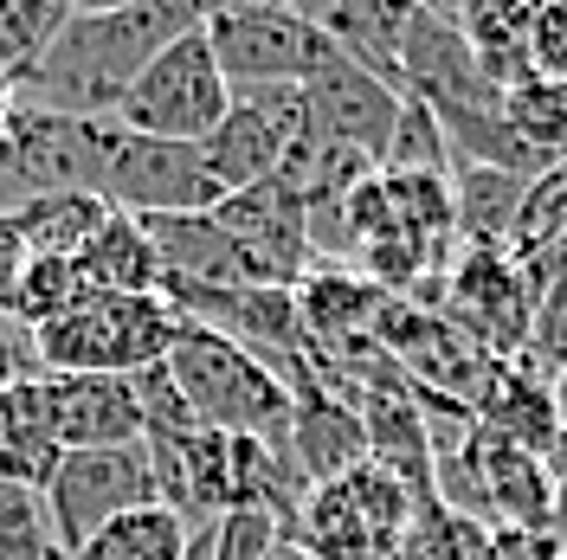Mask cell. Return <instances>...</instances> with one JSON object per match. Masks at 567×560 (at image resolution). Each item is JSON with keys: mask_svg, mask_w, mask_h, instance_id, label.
<instances>
[{"mask_svg": "<svg viewBox=\"0 0 567 560\" xmlns=\"http://www.w3.org/2000/svg\"><path fill=\"white\" fill-rule=\"evenodd\" d=\"M207 20V7H181V0H123V7H71L52 45L39 52V65L20 77V104L59 110V116H91L116 123V104L130 97V84L155 52H168L181 33H194Z\"/></svg>", "mask_w": 567, "mask_h": 560, "instance_id": "1", "label": "cell"}, {"mask_svg": "<svg viewBox=\"0 0 567 560\" xmlns=\"http://www.w3.org/2000/svg\"><path fill=\"white\" fill-rule=\"evenodd\" d=\"M168 374H175L194 425L226 432V438L290 445V413H297V400H290V386H284L258 354L239 349V342L213 335L200 322H181L175 349H168Z\"/></svg>", "mask_w": 567, "mask_h": 560, "instance_id": "2", "label": "cell"}, {"mask_svg": "<svg viewBox=\"0 0 567 560\" xmlns=\"http://www.w3.org/2000/svg\"><path fill=\"white\" fill-rule=\"evenodd\" d=\"M181 335V315L168 297H84L59 322L33 329L39 374H142L168 361Z\"/></svg>", "mask_w": 567, "mask_h": 560, "instance_id": "3", "label": "cell"}, {"mask_svg": "<svg viewBox=\"0 0 567 560\" xmlns=\"http://www.w3.org/2000/svg\"><path fill=\"white\" fill-rule=\"evenodd\" d=\"M233 110V84L213 59L207 33H181L168 52H155L142 77L130 84V97L116 104V129L148 142H187V148H207V136L226 123Z\"/></svg>", "mask_w": 567, "mask_h": 560, "instance_id": "4", "label": "cell"}, {"mask_svg": "<svg viewBox=\"0 0 567 560\" xmlns=\"http://www.w3.org/2000/svg\"><path fill=\"white\" fill-rule=\"evenodd\" d=\"M213 59L233 91H271V84H310L336 45L322 39L310 7H278V0H239V7H207L200 20Z\"/></svg>", "mask_w": 567, "mask_h": 560, "instance_id": "5", "label": "cell"}, {"mask_svg": "<svg viewBox=\"0 0 567 560\" xmlns=\"http://www.w3.org/2000/svg\"><path fill=\"white\" fill-rule=\"evenodd\" d=\"M110 142H116V123L59 116V110L13 97V168H7L0 212L39 200V194H97L110 168Z\"/></svg>", "mask_w": 567, "mask_h": 560, "instance_id": "6", "label": "cell"}, {"mask_svg": "<svg viewBox=\"0 0 567 560\" xmlns=\"http://www.w3.org/2000/svg\"><path fill=\"white\" fill-rule=\"evenodd\" d=\"M97 200H104L110 212H130V219H181V212H213L219 207V200H226V180L213 175L207 148L148 142V136L116 129Z\"/></svg>", "mask_w": 567, "mask_h": 560, "instance_id": "7", "label": "cell"}, {"mask_svg": "<svg viewBox=\"0 0 567 560\" xmlns=\"http://www.w3.org/2000/svg\"><path fill=\"white\" fill-rule=\"evenodd\" d=\"M39 502H45V528H52L59 554H78L97 528H110L130 509H148L162 496H155L148 452L142 445H116V452H65L52 484L39 490Z\"/></svg>", "mask_w": 567, "mask_h": 560, "instance_id": "8", "label": "cell"}, {"mask_svg": "<svg viewBox=\"0 0 567 560\" xmlns=\"http://www.w3.org/2000/svg\"><path fill=\"white\" fill-rule=\"evenodd\" d=\"M445 322L491 361H523L535 329V278L496 246H458L445 278Z\"/></svg>", "mask_w": 567, "mask_h": 560, "instance_id": "9", "label": "cell"}, {"mask_svg": "<svg viewBox=\"0 0 567 560\" xmlns=\"http://www.w3.org/2000/svg\"><path fill=\"white\" fill-rule=\"evenodd\" d=\"M303 148H310L303 84H271V91H233L226 123L207 136V162L226 180V194H239L258 180H278Z\"/></svg>", "mask_w": 567, "mask_h": 560, "instance_id": "10", "label": "cell"}, {"mask_svg": "<svg viewBox=\"0 0 567 560\" xmlns=\"http://www.w3.org/2000/svg\"><path fill=\"white\" fill-rule=\"evenodd\" d=\"M213 219L233 232V246L246 258L251 283L265 290H297L310 278V258H317V239H310V200L297 180H258V187H239L226 194Z\"/></svg>", "mask_w": 567, "mask_h": 560, "instance_id": "11", "label": "cell"}, {"mask_svg": "<svg viewBox=\"0 0 567 560\" xmlns=\"http://www.w3.org/2000/svg\"><path fill=\"white\" fill-rule=\"evenodd\" d=\"M303 110H310V142H329V148H354V155H368L374 168L388 162V142H393V123H400V110L406 97L381 84L374 71L349 65L342 52L329 59V65L303 84Z\"/></svg>", "mask_w": 567, "mask_h": 560, "instance_id": "12", "label": "cell"}, {"mask_svg": "<svg viewBox=\"0 0 567 560\" xmlns=\"http://www.w3.org/2000/svg\"><path fill=\"white\" fill-rule=\"evenodd\" d=\"M45 413L65 452H116L142 445V406L123 374H39Z\"/></svg>", "mask_w": 567, "mask_h": 560, "instance_id": "13", "label": "cell"}, {"mask_svg": "<svg viewBox=\"0 0 567 560\" xmlns=\"http://www.w3.org/2000/svg\"><path fill=\"white\" fill-rule=\"evenodd\" d=\"M310 20L349 65L374 71L381 84H393L406 97V84H400V39H406V20H413L406 0H336V7H310Z\"/></svg>", "mask_w": 567, "mask_h": 560, "instance_id": "14", "label": "cell"}, {"mask_svg": "<svg viewBox=\"0 0 567 560\" xmlns=\"http://www.w3.org/2000/svg\"><path fill=\"white\" fill-rule=\"evenodd\" d=\"M59 457H65V445H59L52 413H45V386L39 381L0 386V484L39 496L52 484Z\"/></svg>", "mask_w": 567, "mask_h": 560, "instance_id": "15", "label": "cell"}, {"mask_svg": "<svg viewBox=\"0 0 567 560\" xmlns=\"http://www.w3.org/2000/svg\"><path fill=\"white\" fill-rule=\"evenodd\" d=\"M78 271L91 283V297H162V283H168L142 219H130V212H110L91 232V246L78 251Z\"/></svg>", "mask_w": 567, "mask_h": 560, "instance_id": "16", "label": "cell"}, {"mask_svg": "<svg viewBox=\"0 0 567 560\" xmlns=\"http://www.w3.org/2000/svg\"><path fill=\"white\" fill-rule=\"evenodd\" d=\"M458 33L471 45L477 71L491 77L496 91H516L523 77H535V59H529L535 7L529 0H477V7H458Z\"/></svg>", "mask_w": 567, "mask_h": 560, "instance_id": "17", "label": "cell"}, {"mask_svg": "<svg viewBox=\"0 0 567 560\" xmlns=\"http://www.w3.org/2000/svg\"><path fill=\"white\" fill-rule=\"evenodd\" d=\"M523 187H529V180L503 175V168H464L458 162V168H452V232H458V246L509 251Z\"/></svg>", "mask_w": 567, "mask_h": 560, "instance_id": "18", "label": "cell"}, {"mask_svg": "<svg viewBox=\"0 0 567 560\" xmlns=\"http://www.w3.org/2000/svg\"><path fill=\"white\" fill-rule=\"evenodd\" d=\"M7 219H13L20 246L33 251V258H78V251L91 246V232L110 219V207L97 194H39V200L7 207Z\"/></svg>", "mask_w": 567, "mask_h": 560, "instance_id": "19", "label": "cell"}, {"mask_svg": "<svg viewBox=\"0 0 567 560\" xmlns=\"http://www.w3.org/2000/svg\"><path fill=\"white\" fill-rule=\"evenodd\" d=\"M503 129L516 136V148L548 175L555 162H567V84L561 77H523L516 91H503Z\"/></svg>", "mask_w": 567, "mask_h": 560, "instance_id": "20", "label": "cell"}, {"mask_svg": "<svg viewBox=\"0 0 567 560\" xmlns=\"http://www.w3.org/2000/svg\"><path fill=\"white\" fill-rule=\"evenodd\" d=\"M187 541H194V528L168 502H148V509H130L110 528H97L71 560H187Z\"/></svg>", "mask_w": 567, "mask_h": 560, "instance_id": "21", "label": "cell"}, {"mask_svg": "<svg viewBox=\"0 0 567 560\" xmlns=\"http://www.w3.org/2000/svg\"><path fill=\"white\" fill-rule=\"evenodd\" d=\"M91 297V283L78 271V258H33L27 271H20V290H13V303H7V322H20L27 335L45 329V322H59L65 310H78Z\"/></svg>", "mask_w": 567, "mask_h": 560, "instance_id": "22", "label": "cell"}, {"mask_svg": "<svg viewBox=\"0 0 567 560\" xmlns=\"http://www.w3.org/2000/svg\"><path fill=\"white\" fill-rule=\"evenodd\" d=\"M529 361L542 367V381L555 386V400L567 406V265L535 278V329H529Z\"/></svg>", "mask_w": 567, "mask_h": 560, "instance_id": "23", "label": "cell"}, {"mask_svg": "<svg viewBox=\"0 0 567 560\" xmlns=\"http://www.w3.org/2000/svg\"><path fill=\"white\" fill-rule=\"evenodd\" d=\"M284 522L265 509H233L213 522V560H278Z\"/></svg>", "mask_w": 567, "mask_h": 560, "instance_id": "24", "label": "cell"}, {"mask_svg": "<svg viewBox=\"0 0 567 560\" xmlns=\"http://www.w3.org/2000/svg\"><path fill=\"white\" fill-rule=\"evenodd\" d=\"M529 59H535L542 77H561V84H567V0H561V7H535Z\"/></svg>", "mask_w": 567, "mask_h": 560, "instance_id": "25", "label": "cell"}, {"mask_svg": "<svg viewBox=\"0 0 567 560\" xmlns=\"http://www.w3.org/2000/svg\"><path fill=\"white\" fill-rule=\"evenodd\" d=\"M13 381H39V361H33V335L0 315V386Z\"/></svg>", "mask_w": 567, "mask_h": 560, "instance_id": "26", "label": "cell"}, {"mask_svg": "<svg viewBox=\"0 0 567 560\" xmlns=\"http://www.w3.org/2000/svg\"><path fill=\"white\" fill-rule=\"evenodd\" d=\"M33 265V251L20 246V232H13V219L0 212V315H7V303H13V290H20V271Z\"/></svg>", "mask_w": 567, "mask_h": 560, "instance_id": "27", "label": "cell"}, {"mask_svg": "<svg viewBox=\"0 0 567 560\" xmlns=\"http://www.w3.org/2000/svg\"><path fill=\"white\" fill-rule=\"evenodd\" d=\"M187 560H213V528H194V541H187Z\"/></svg>", "mask_w": 567, "mask_h": 560, "instance_id": "28", "label": "cell"}, {"mask_svg": "<svg viewBox=\"0 0 567 560\" xmlns=\"http://www.w3.org/2000/svg\"><path fill=\"white\" fill-rule=\"evenodd\" d=\"M278 560H310V554H303V548H290V541H284V548H278Z\"/></svg>", "mask_w": 567, "mask_h": 560, "instance_id": "29", "label": "cell"}, {"mask_svg": "<svg viewBox=\"0 0 567 560\" xmlns=\"http://www.w3.org/2000/svg\"><path fill=\"white\" fill-rule=\"evenodd\" d=\"M7 496H13V484H0V509H7Z\"/></svg>", "mask_w": 567, "mask_h": 560, "instance_id": "30", "label": "cell"}, {"mask_svg": "<svg viewBox=\"0 0 567 560\" xmlns=\"http://www.w3.org/2000/svg\"><path fill=\"white\" fill-rule=\"evenodd\" d=\"M555 560H567V541H555Z\"/></svg>", "mask_w": 567, "mask_h": 560, "instance_id": "31", "label": "cell"}]
</instances>
